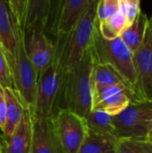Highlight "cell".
Listing matches in <instances>:
<instances>
[{"label":"cell","mask_w":152,"mask_h":153,"mask_svg":"<svg viewBox=\"0 0 152 153\" xmlns=\"http://www.w3.org/2000/svg\"><path fill=\"white\" fill-rule=\"evenodd\" d=\"M100 0H90L72 30L55 44V61L63 73L70 71L90 48L98 23L97 8Z\"/></svg>","instance_id":"6da1fadb"},{"label":"cell","mask_w":152,"mask_h":153,"mask_svg":"<svg viewBox=\"0 0 152 153\" xmlns=\"http://www.w3.org/2000/svg\"><path fill=\"white\" fill-rule=\"evenodd\" d=\"M93 56L90 48L80 61L64 75L60 109H68L86 118L92 110L91 72Z\"/></svg>","instance_id":"7a4b0ae2"},{"label":"cell","mask_w":152,"mask_h":153,"mask_svg":"<svg viewBox=\"0 0 152 153\" xmlns=\"http://www.w3.org/2000/svg\"><path fill=\"white\" fill-rule=\"evenodd\" d=\"M90 50L94 62L112 66L122 77L127 88L141 101L136 91V74L133 63V53L121 37L113 39H104L97 23Z\"/></svg>","instance_id":"3957f363"},{"label":"cell","mask_w":152,"mask_h":153,"mask_svg":"<svg viewBox=\"0 0 152 153\" xmlns=\"http://www.w3.org/2000/svg\"><path fill=\"white\" fill-rule=\"evenodd\" d=\"M11 71L13 88L18 91L24 107L33 113L38 78L27 55L25 47V31L19 26L16 34V46Z\"/></svg>","instance_id":"277c9868"},{"label":"cell","mask_w":152,"mask_h":153,"mask_svg":"<svg viewBox=\"0 0 152 153\" xmlns=\"http://www.w3.org/2000/svg\"><path fill=\"white\" fill-rule=\"evenodd\" d=\"M113 123L116 139L146 140L152 128V100L131 103L113 117Z\"/></svg>","instance_id":"5b68a950"},{"label":"cell","mask_w":152,"mask_h":153,"mask_svg":"<svg viewBox=\"0 0 152 153\" xmlns=\"http://www.w3.org/2000/svg\"><path fill=\"white\" fill-rule=\"evenodd\" d=\"M65 73L54 62L39 77L37 84L33 113L39 119H51L60 109V99Z\"/></svg>","instance_id":"8992f818"},{"label":"cell","mask_w":152,"mask_h":153,"mask_svg":"<svg viewBox=\"0 0 152 153\" xmlns=\"http://www.w3.org/2000/svg\"><path fill=\"white\" fill-rule=\"evenodd\" d=\"M51 122L59 152L77 153L89 132L85 118L61 108Z\"/></svg>","instance_id":"52a82bcc"},{"label":"cell","mask_w":152,"mask_h":153,"mask_svg":"<svg viewBox=\"0 0 152 153\" xmlns=\"http://www.w3.org/2000/svg\"><path fill=\"white\" fill-rule=\"evenodd\" d=\"M47 24L38 23L25 32V47L38 80L55 61L56 47L46 32Z\"/></svg>","instance_id":"ba28073f"},{"label":"cell","mask_w":152,"mask_h":153,"mask_svg":"<svg viewBox=\"0 0 152 153\" xmlns=\"http://www.w3.org/2000/svg\"><path fill=\"white\" fill-rule=\"evenodd\" d=\"M136 91L141 100H152V25L147 26L143 40L133 53Z\"/></svg>","instance_id":"9c48e42d"},{"label":"cell","mask_w":152,"mask_h":153,"mask_svg":"<svg viewBox=\"0 0 152 153\" xmlns=\"http://www.w3.org/2000/svg\"><path fill=\"white\" fill-rule=\"evenodd\" d=\"M140 100L124 85L105 88L92 99V109L101 110L115 117L125 109L131 103Z\"/></svg>","instance_id":"30bf717a"},{"label":"cell","mask_w":152,"mask_h":153,"mask_svg":"<svg viewBox=\"0 0 152 153\" xmlns=\"http://www.w3.org/2000/svg\"><path fill=\"white\" fill-rule=\"evenodd\" d=\"M90 0H59L56 7L50 32L59 39L65 36L76 23Z\"/></svg>","instance_id":"8fae6325"},{"label":"cell","mask_w":152,"mask_h":153,"mask_svg":"<svg viewBox=\"0 0 152 153\" xmlns=\"http://www.w3.org/2000/svg\"><path fill=\"white\" fill-rule=\"evenodd\" d=\"M30 153H60L51 119H39L32 116Z\"/></svg>","instance_id":"7c38bea8"},{"label":"cell","mask_w":152,"mask_h":153,"mask_svg":"<svg viewBox=\"0 0 152 153\" xmlns=\"http://www.w3.org/2000/svg\"><path fill=\"white\" fill-rule=\"evenodd\" d=\"M18 27L8 0H0V46L8 58L10 67L14 55Z\"/></svg>","instance_id":"4fadbf2b"},{"label":"cell","mask_w":152,"mask_h":153,"mask_svg":"<svg viewBox=\"0 0 152 153\" xmlns=\"http://www.w3.org/2000/svg\"><path fill=\"white\" fill-rule=\"evenodd\" d=\"M4 91L6 110L5 125L2 133L4 139L8 140L13 135L27 108L24 107L18 91L14 88H4Z\"/></svg>","instance_id":"5bb4252c"},{"label":"cell","mask_w":152,"mask_h":153,"mask_svg":"<svg viewBox=\"0 0 152 153\" xmlns=\"http://www.w3.org/2000/svg\"><path fill=\"white\" fill-rule=\"evenodd\" d=\"M31 124V113L29 109H25L23 117L13 135L8 140H5L6 153H30Z\"/></svg>","instance_id":"9a60e30c"},{"label":"cell","mask_w":152,"mask_h":153,"mask_svg":"<svg viewBox=\"0 0 152 153\" xmlns=\"http://www.w3.org/2000/svg\"><path fill=\"white\" fill-rule=\"evenodd\" d=\"M116 85H124L127 88L122 77L118 74V73L112 66L106 65V64L94 62L92 72H91L92 99H93V96H95L101 90L108 88V87L116 86Z\"/></svg>","instance_id":"2e32d148"},{"label":"cell","mask_w":152,"mask_h":153,"mask_svg":"<svg viewBox=\"0 0 152 153\" xmlns=\"http://www.w3.org/2000/svg\"><path fill=\"white\" fill-rule=\"evenodd\" d=\"M53 0H28L22 30L26 32L38 23L47 26Z\"/></svg>","instance_id":"e0dca14e"},{"label":"cell","mask_w":152,"mask_h":153,"mask_svg":"<svg viewBox=\"0 0 152 153\" xmlns=\"http://www.w3.org/2000/svg\"><path fill=\"white\" fill-rule=\"evenodd\" d=\"M150 19L142 11L139 13L134 21L129 24L121 34V39L133 53L142 44Z\"/></svg>","instance_id":"ac0fdd59"},{"label":"cell","mask_w":152,"mask_h":153,"mask_svg":"<svg viewBox=\"0 0 152 153\" xmlns=\"http://www.w3.org/2000/svg\"><path fill=\"white\" fill-rule=\"evenodd\" d=\"M116 140L113 135L88 132L77 153H106L115 148Z\"/></svg>","instance_id":"d6986e66"},{"label":"cell","mask_w":152,"mask_h":153,"mask_svg":"<svg viewBox=\"0 0 152 153\" xmlns=\"http://www.w3.org/2000/svg\"><path fill=\"white\" fill-rule=\"evenodd\" d=\"M85 120L89 132L113 135L116 137L113 117L108 115V113L101 110L92 109L88 117L85 118Z\"/></svg>","instance_id":"ffe728a7"},{"label":"cell","mask_w":152,"mask_h":153,"mask_svg":"<svg viewBox=\"0 0 152 153\" xmlns=\"http://www.w3.org/2000/svg\"><path fill=\"white\" fill-rule=\"evenodd\" d=\"M127 26L126 18L121 11H118L103 22H98V27L101 36L107 39H113L120 37Z\"/></svg>","instance_id":"44dd1931"},{"label":"cell","mask_w":152,"mask_h":153,"mask_svg":"<svg viewBox=\"0 0 152 153\" xmlns=\"http://www.w3.org/2000/svg\"><path fill=\"white\" fill-rule=\"evenodd\" d=\"M114 151L115 153H152V143L147 140L117 139Z\"/></svg>","instance_id":"7402d4cb"},{"label":"cell","mask_w":152,"mask_h":153,"mask_svg":"<svg viewBox=\"0 0 152 153\" xmlns=\"http://www.w3.org/2000/svg\"><path fill=\"white\" fill-rule=\"evenodd\" d=\"M120 11L119 0H100L97 8V20L103 22Z\"/></svg>","instance_id":"603a6c76"},{"label":"cell","mask_w":152,"mask_h":153,"mask_svg":"<svg viewBox=\"0 0 152 153\" xmlns=\"http://www.w3.org/2000/svg\"><path fill=\"white\" fill-rule=\"evenodd\" d=\"M0 86L3 88H13L12 71L8 58L0 46Z\"/></svg>","instance_id":"cb8c5ba5"},{"label":"cell","mask_w":152,"mask_h":153,"mask_svg":"<svg viewBox=\"0 0 152 153\" xmlns=\"http://www.w3.org/2000/svg\"><path fill=\"white\" fill-rule=\"evenodd\" d=\"M120 11L126 18L128 25L131 24L142 11L140 6V0H119Z\"/></svg>","instance_id":"d4e9b609"},{"label":"cell","mask_w":152,"mask_h":153,"mask_svg":"<svg viewBox=\"0 0 152 153\" xmlns=\"http://www.w3.org/2000/svg\"><path fill=\"white\" fill-rule=\"evenodd\" d=\"M8 3L17 23L22 29L28 0H8Z\"/></svg>","instance_id":"484cf974"},{"label":"cell","mask_w":152,"mask_h":153,"mask_svg":"<svg viewBox=\"0 0 152 153\" xmlns=\"http://www.w3.org/2000/svg\"><path fill=\"white\" fill-rule=\"evenodd\" d=\"M5 110H6V103L4 98V88L0 86V129L2 132L5 125Z\"/></svg>","instance_id":"4316f807"},{"label":"cell","mask_w":152,"mask_h":153,"mask_svg":"<svg viewBox=\"0 0 152 153\" xmlns=\"http://www.w3.org/2000/svg\"><path fill=\"white\" fill-rule=\"evenodd\" d=\"M0 153H6V142L3 134L0 135Z\"/></svg>","instance_id":"83f0119b"},{"label":"cell","mask_w":152,"mask_h":153,"mask_svg":"<svg viewBox=\"0 0 152 153\" xmlns=\"http://www.w3.org/2000/svg\"><path fill=\"white\" fill-rule=\"evenodd\" d=\"M146 140H147V141H149V142H151V143H152V128H151V130L150 131V133H149V134H148V136H147Z\"/></svg>","instance_id":"f1b7e54d"},{"label":"cell","mask_w":152,"mask_h":153,"mask_svg":"<svg viewBox=\"0 0 152 153\" xmlns=\"http://www.w3.org/2000/svg\"><path fill=\"white\" fill-rule=\"evenodd\" d=\"M106 153H115V151H114V149H113V150H111V151H109V152H108Z\"/></svg>","instance_id":"f546056e"},{"label":"cell","mask_w":152,"mask_h":153,"mask_svg":"<svg viewBox=\"0 0 152 153\" xmlns=\"http://www.w3.org/2000/svg\"><path fill=\"white\" fill-rule=\"evenodd\" d=\"M150 22H151V25H152V16H151V18L150 19Z\"/></svg>","instance_id":"4dcf8cb0"}]
</instances>
